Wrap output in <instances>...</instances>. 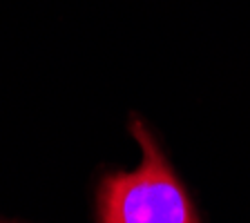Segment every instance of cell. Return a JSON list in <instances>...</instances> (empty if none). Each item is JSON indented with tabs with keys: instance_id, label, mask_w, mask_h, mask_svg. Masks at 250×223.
<instances>
[{
	"instance_id": "cell-1",
	"label": "cell",
	"mask_w": 250,
	"mask_h": 223,
	"mask_svg": "<svg viewBox=\"0 0 250 223\" xmlns=\"http://www.w3.org/2000/svg\"><path fill=\"white\" fill-rule=\"evenodd\" d=\"M132 134L139 141L143 161L134 172H116L103 179L101 223H199L188 192L139 119L132 121Z\"/></svg>"
}]
</instances>
